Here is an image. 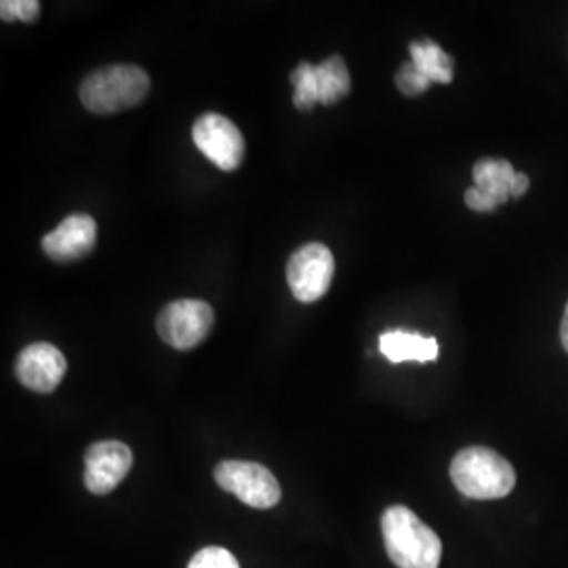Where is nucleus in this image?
Wrapping results in <instances>:
<instances>
[{
	"label": "nucleus",
	"mask_w": 568,
	"mask_h": 568,
	"mask_svg": "<svg viewBox=\"0 0 568 568\" xmlns=\"http://www.w3.org/2000/svg\"><path fill=\"white\" fill-rule=\"evenodd\" d=\"M335 257L323 243H307L297 248L286 264V283L297 302H318L331 288Z\"/></svg>",
	"instance_id": "nucleus-4"
},
{
	"label": "nucleus",
	"mask_w": 568,
	"mask_h": 568,
	"mask_svg": "<svg viewBox=\"0 0 568 568\" xmlns=\"http://www.w3.org/2000/svg\"><path fill=\"white\" fill-rule=\"evenodd\" d=\"M215 483L251 508H274L283 495L276 476L253 462H222L215 467Z\"/></svg>",
	"instance_id": "nucleus-6"
},
{
	"label": "nucleus",
	"mask_w": 568,
	"mask_h": 568,
	"mask_svg": "<svg viewBox=\"0 0 568 568\" xmlns=\"http://www.w3.org/2000/svg\"><path fill=\"white\" fill-rule=\"evenodd\" d=\"M379 349L392 365L400 363H432L438 358V342L408 331H387L379 337Z\"/></svg>",
	"instance_id": "nucleus-12"
},
{
	"label": "nucleus",
	"mask_w": 568,
	"mask_h": 568,
	"mask_svg": "<svg viewBox=\"0 0 568 568\" xmlns=\"http://www.w3.org/2000/svg\"><path fill=\"white\" fill-rule=\"evenodd\" d=\"M429 84L432 82L427 81L426 77L413 65V61H406L400 65V70L396 72V87L405 93L406 98L426 93Z\"/></svg>",
	"instance_id": "nucleus-17"
},
{
	"label": "nucleus",
	"mask_w": 568,
	"mask_h": 568,
	"mask_svg": "<svg viewBox=\"0 0 568 568\" xmlns=\"http://www.w3.org/2000/svg\"><path fill=\"white\" fill-rule=\"evenodd\" d=\"M65 371V356L55 345L44 342L26 345L16 361V375L21 386L39 394H51L60 386Z\"/></svg>",
	"instance_id": "nucleus-10"
},
{
	"label": "nucleus",
	"mask_w": 568,
	"mask_h": 568,
	"mask_svg": "<svg viewBox=\"0 0 568 568\" xmlns=\"http://www.w3.org/2000/svg\"><path fill=\"white\" fill-rule=\"evenodd\" d=\"M215 323L213 307L201 300H180L164 305L156 318V331L164 344L192 349L203 344Z\"/></svg>",
	"instance_id": "nucleus-5"
},
{
	"label": "nucleus",
	"mask_w": 568,
	"mask_h": 568,
	"mask_svg": "<svg viewBox=\"0 0 568 568\" xmlns=\"http://www.w3.org/2000/svg\"><path fill=\"white\" fill-rule=\"evenodd\" d=\"M192 140L204 156L222 171H236L243 163V133L222 114H203L192 126Z\"/></svg>",
	"instance_id": "nucleus-7"
},
{
	"label": "nucleus",
	"mask_w": 568,
	"mask_h": 568,
	"mask_svg": "<svg viewBox=\"0 0 568 568\" xmlns=\"http://www.w3.org/2000/svg\"><path fill=\"white\" fill-rule=\"evenodd\" d=\"M291 82L295 87L293 93V103L300 110H312L318 102V82H316V65L312 63H300L293 72H291Z\"/></svg>",
	"instance_id": "nucleus-15"
},
{
	"label": "nucleus",
	"mask_w": 568,
	"mask_h": 568,
	"mask_svg": "<svg viewBox=\"0 0 568 568\" xmlns=\"http://www.w3.org/2000/svg\"><path fill=\"white\" fill-rule=\"evenodd\" d=\"M187 568H241L232 551L224 548H204L190 560Z\"/></svg>",
	"instance_id": "nucleus-18"
},
{
	"label": "nucleus",
	"mask_w": 568,
	"mask_h": 568,
	"mask_svg": "<svg viewBox=\"0 0 568 568\" xmlns=\"http://www.w3.org/2000/svg\"><path fill=\"white\" fill-rule=\"evenodd\" d=\"M41 13V4L37 0H2L0 2V18L2 21H37Z\"/></svg>",
	"instance_id": "nucleus-16"
},
{
	"label": "nucleus",
	"mask_w": 568,
	"mask_h": 568,
	"mask_svg": "<svg viewBox=\"0 0 568 568\" xmlns=\"http://www.w3.org/2000/svg\"><path fill=\"white\" fill-rule=\"evenodd\" d=\"M514 166L504 159H483L474 164V187L466 192V204L471 211L490 213L511 199Z\"/></svg>",
	"instance_id": "nucleus-11"
},
{
	"label": "nucleus",
	"mask_w": 568,
	"mask_h": 568,
	"mask_svg": "<svg viewBox=\"0 0 568 568\" xmlns=\"http://www.w3.org/2000/svg\"><path fill=\"white\" fill-rule=\"evenodd\" d=\"M413 65L429 82L448 84L453 81V58L434 41L410 42L408 47Z\"/></svg>",
	"instance_id": "nucleus-13"
},
{
	"label": "nucleus",
	"mask_w": 568,
	"mask_h": 568,
	"mask_svg": "<svg viewBox=\"0 0 568 568\" xmlns=\"http://www.w3.org/2000/svg\"><path fill=\"white\" fill-rule=\"evenodd\" d=\"M560 339H562V345H565V349L568 352V304L567 310H565V316H562V325H560Z\"/></svg>",
	"instance_id": "nucleus-20"
},
{
	"label": "nucleus",
	"mask_w": 568,
	"mask_h": 568,
	"mask_svg": "<svg viewBox=\"0 0 568 568\" xmlns=\"http://www.w3.org/2000/svg\"><path fill=\"white\" fill-rule=\"evenodd\" d=\"M81 102L93 114H119L135 108L150 93V77L140 65L116 63L105 65L81 82Z\"/></svg>",
	"instance_id": "nucleus-2"
},
{
	"label": "nucleus",
	"mask_w": 568,
	"mask_h": 568,
	"mask_svg": "<svg viewBox=\"0 0 568 568\" xmlns=\"http://www.w3.org/2000/svg\"><path fill=\"white\" fill-rule=\"evenodd\" d=\"M316 82H318V102L323 105H333L344 100L352 89L347 65L339 55H333L316 65Z\"/></svg>",
	"instance_id": "nucleus-14"
},
{
	"label": "nucleus",
	"mask_w": 568,
	"mask_h": 568,
	"mask_svg": "<svg viewBox=\"0 0 568 568\" xmlns=\"http://www.w3.org/2000/svg\"><path fill=\"white\" fill-rule=\"evenodd\" d=\"M453 485L469 499H501L516 487V471L506 457L487 447L459 450L450 464Z\"/></svg>",
	"instance_id": "nucleus-3"
},
{
	"label": "nucleus",
	"mask_w": 568,
	"mask_h": 568,
	"mask_svg": "<svg viewBox=\"0 0 568 568\" xmlns=\"http://www.w3.org/2000/svg\"><path fill=\"white\" fill-rule=\"evenodd\" d=\"M98 241V224L91 215L74 213L42 239L44 255L55 264H70L87 257Z\"/></svg>",
	"instance_id": "nucleus-9"
},
{
	"label": "nucleus",
	"mask_w": 568,
	"mask_h": 568,
	"mask_svg": "<svg viewBox=\"0 0 568 568\" xmlns=\"http://www.w3.org/2000/svg\"><path fill=\"white\" fill-rule=\"evenodd\" d=\"M131 466L133 453L124 443H95L84 455V487L93 495H108L126 478Z\"/></svg>",
	"instance_id": "nucleus-8"
},
{
	"label": "nucleus",
	"mask_w": 568,
	"mask_h": 568,
	"mask_svg": "<svg viewBox=\"0 0 568 568\" xmlns=\"http://www.w3.org/2000/svg\"><path fill=\"white\" fill-rule=\"evenodd\" d=\"M382 532L389 560L398 568H438L440 537L405 506H392L382 516Z\"/></svg>",
	"instance_id": "nucleus-1"
},
{
	"label": "nucleus",
	"mask_w": 568,
	"mask_h": 568,
	"mask_svg": "<svg viewBox=\"0 0 568 568\" xmlns=\"http://www.w3.org/2000/svg\"><path fill=\"white\" fill-rule=\"evenodd\" d=\"M528 185H530V180H528L527 175L525 173H516L514 183H511V199H523L527 194Z\"/></svg>",
	"instance_id": "nucleus-19"
}]
</instances>
